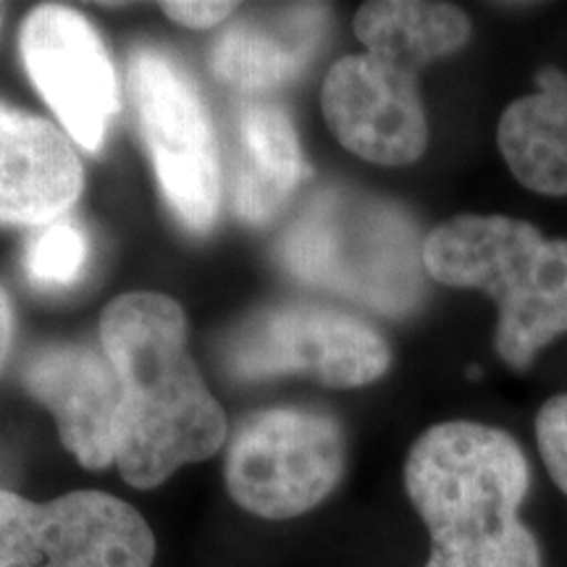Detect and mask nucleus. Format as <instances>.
<instances>
[{"label": "nucleus", "mask_w": 567, "mask_h": 567, "mask_svg": "<svg viewBox=\"0 0 567 567\" xmlns=\"http://www.w3.org/2000/svg\"><path fill=\"white\" fill-rule=\"evenodd\" d=\"M347 465L344 431L334 415L271 408L247 417L226 452L224 478L245 513L292 520L339 486Z\"/></svg>", "instance_id": "nucleus-5"}, {"label": "nucleus", "mask_w": 567, "mask_h": 567, "mask_svg": "<svg viewBox=\"0 0 567 567\" xmlns=\"http://www.w3.org/2000/svg\"><path fill=\"white\" fill-rule=\"evenodd\" d=\"M90 258L87 234L71 221L40 226L27 247V274L42 289L71 287L80 279Z\"/></svg>", "instance_id": "nucleus-17"}, {"label": "nucleus", "mask_w": 567, "mask_h": 567, "mask_svg": "<svg viewBox=\"0 0 567 567\" xmlns=\"http://www.w3.org/2000/svg\"><path fill=\"white\" fill-rule=\"evenodd\" d=\"M24 386L51 410L66 450L87 471L116 463L122 384L103 347L48 344L27 360Z\"/></svg>", "instance_id": "nucleus-11"}, {"label": "nucleus", "mask_w": 567, "mask_h": 567, "mask_svg": "<svg viewBox=\"0 0 567 567\" xmlns=\"http://www.w3.org/2000/svg\"><path fill=\"white\" fill-rule=\"evenodd\" d=\"M281 258L300 279L373 308L394 310L413 300L415 234L381 205H358L339 193L318 195L284 234Z\"/></svg>", "instance_id": "nucleus-4"}, {"label": "nucleus", "mask_w": 567, "mask_h": 567, "mask_svg": "<svg viewBox=\"0 0 567 567\" xmlns=\"http://www.w3.org/2000/svg\"><path fill=\"white\" fill-rule=\"evenodd\" d=\"M389 363L392 350L371 323L305 302L260 310L226 347V365L239 379L292 373L337 389L373 384Z\"/></svg>", "instance_id": "nucleus-7"}, {"label": "nucleus", "mask_w": 567, "mask_h": 567, "mask_svg": "<svg viewBox=\"0 0 567 567\" xmlns=\"http://www.w3.org/2000/svg\"><path fill=\"white\" fill-rule=\"evenodd\" d=\"M536 442L551 481L567 494V394L551 396L538 410Z\"/></svg>", "instance_id": "nucleus-18"}, {"label": "nucleus", "mask_w": 567, "mask_h": 567, "mask_svg": "<svg viewBox=\"0 0 567 567\" xmlns=\"http://www.w3.org/2000/svg\"><path fill=\"white\" fill-rule=\"evenodd\" d=\"M305 174L292 118L276 103L252 101L237 116L231 205L239 221L264 226L281 213Z\"/></svg>", "instance_id": "nucleus-14"}, {"label": "nucleus", "mask_w": 567, "mask_h": 567, "mask_svg": "<svg viewBox=\"0 0 567 567\" xmlns=\"http://www.w3.org/2000/svg\"><path fill=\"white\" fill-rule=\"evenodd\" d=\"M161 11L179 27L205 32L224 24L231 17V11H237V3H221V0H213V3L208 0H176L172 3V0H166V3H161Z\"/></svg>", "instance_id": "nucleus-19"}, {"label": "nucleus", "mask_w": 567, "mask_h": 567, "mask_svg": "<svg viewBox=\"0 0 567 567\" xmlns=\"http://www.w3.org/2000/svg\"><path fill=\"white\" fill-rule=\"evenodd\" d=\"M536 92L502 113L496 145L507 168L530 193L567 197V74L536 71Z\"/></svg>", "instance_id": "nucleus-15"}, {"label": "nucleus", "mask_w": 567, "mask_h": 567, "mask_svg": "<svg viewBox=\"0 0 567 567\" xmlns=\"http://www.w3.org/2000/svg\"><path fill=\"white\" fill-rule=\"evenodd\" d=\"M84 168L69 134L0 103V224L48 226L80 200Z\"/></svg>", "instance_id": "nucleus-12"}, {"label": "nucleus", "mask_w": 567, "mask_h": 567, "mask_svg": "<svg viewBox=\"0 0 567 567\" xmlns=\"http://www.w3.org/2000/svg\"><path fill=\"white\" fill-rule=\"evenodd\" d=\"M101 347L122 384L116 465L126 484L155 488L226 442V415L187 350L182 305L126 292L105 305Z\"/></svg>", "instance_id": "nucleus-1"}, {"label": "nucleus", "mask_w": 567, "mask_h": 567, "mask_svg": "<svg viewBox=\"0 0 567 567\" xmlns=\"http://www.w3.org/2000/svg\"><path fill=\"white\" fill-rule=\"evenodd\" d=\"M153 528L105 492L30 502L0 492V567H153Z\"/></svg>", "instance_id": "nucleus-8"}, {"label": "nucleus", "mask_w": 567, "mask_h": 567, "mask_svg": "<svg viewBox=\"0 0 567 567\" xmlns=\"http://www.w3.org/2000/svg\"><path fill=\"white\" fill-rule=\"evenodd\" d=\"M130 90L163 197L184 226L210 229L221 208V153L200 87L168 53L137 48Z\"/></svg>", "instance_id": "nucleus-6"}, {"label": "nucleus", "mask_w": 567, "mask_h": 567, "mask_svg": "<svg viewBox=\"0 0 567 567\" xmlns=\"http://www.w3.org/2000/svg\"><path fill=\"white\" fill-rule=\"evenodd\" d=\"M421 264L444 287L478 289L496 302V354L528 368L567 331V239L509 216H457L421 245Z\"/></svg>", "instance_id": "nucleus-3"}, {"label": "nucleus", "mask_w": 567, "mask_h": 567, "mask_svg": "<svg viewBox=\"0 0 567 567\" xmlns=\"http://www.w3.org/2000/svg\"><path fill=\"white\" fill-rule=\"evenodd\" d=\"M528 486V457L507 431L452 421L417 436L405 488L431 536L425 567H544L520 520Z\"/></svg>", "instance_id": "nucleus-2"}, {"label": "nucleus", "mask_w": 567, "mask_h": 567, "mask_svg": "<svg viewBox=\"0 0 567 567\" xmlns=\"http://www.w3.org/2000/svg\"><path fill=\"white\" fill-rule=\"evenodd\" d=\"M354 34L365 53L421 71L429 63L463 51L473 24L463 9L429 0H373L354 13Z\"/></svg>", "instance_id": "nucleus-16"}, {"label": "nucleus", "mask_w": 567, "mask_h": 567, "mask_svg": "<svg viewBox=\"0 0 567 567\" xmlns=\"http://www.w3.org/2000/svg\"><path fill=\"white\" fill-rule=\"evenodd\" d=\"M19 51L30 82L82 151L103 147L118 113V76L109 48L80 11L40 6L24 19Z\"/></svg>", "instance_id": "nucleus-9"}, {"label": "nucleus", "mask_w": 567, "mask_h": 567, "mask_svg": "<svg viewBox=\"0 0 567 567\" xmlns=\"http://www.w3.org/2000/svg\"><path fill=\"white\" fill-rule=\"evenodd\" d=\"M11 339H13V308L6 289L0 287V371H3L6 358H9L11 350Z\"/></svg>", "instance_id": "nucleus-20"}, {"label": "nucleus", "mask_w": 567, "mask_h": 567, "mask_svg": "<svg viewBox=\"0 0 567 567\" xmlns=\"http://www.w3.org/2000/svg\"><path fill=\"white\" fill-rule=\"evenodd\" d=\"M326 6H289L274 19H239L210 48V69L231 87L268 92L300 76L329 30Z\"/></svg>", "instance_id": "nucleus-13"}, {"label": "nucleus", "mask_w": 567, "mask_h": 567, "mask_svg": "<svg viewBox=\"0 0 567 567\" xmlns=\"http://www.w3.org/2000/svg\"><path fill=\"white\" fill-rule=\"evenodd\" d=\"M321 109L339 145L379 166H410L429 147L417 74L373 53L344 55L329 69Z\"/></svg>", "instance_id": "nucleus-10"}]
</instances>
